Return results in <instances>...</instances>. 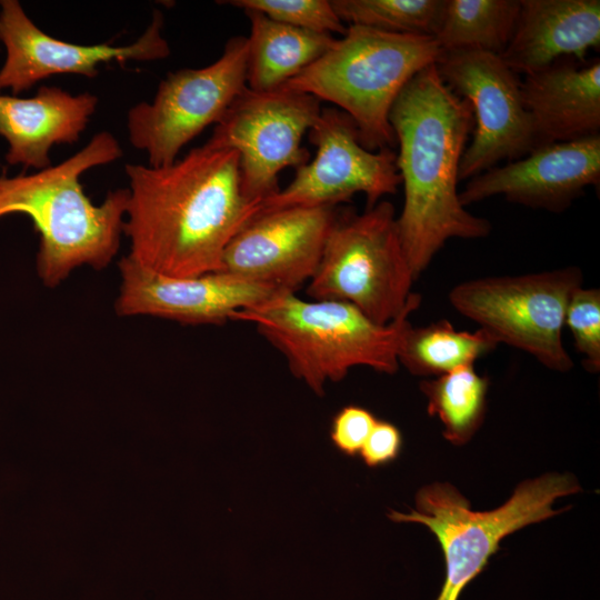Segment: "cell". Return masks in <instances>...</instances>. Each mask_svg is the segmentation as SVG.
<instances>
[{"label": "cell", "instance_id": "obj_1", "mask_svg": "<svg viewBox=\"0 0 600 600\" xmlns=\"http://www.w3.org/2000/svg\"><path fill=\"white\" fill-rule=\"evenodd\" d=\"M126 173L127 256L160 274L186 278L220 271L228 243L261 210L242 192L233 149L204 143L169 166L129 163Z\"/></svg>", "mask_w": 600, "mask_h": 600}, {"label": "cell", "instance_id": "obj_2", "mask_svg": "<svg viewBox=\"0 0 600 600\" xmlns=\"http://www.w3.org/2000/svg\"><path fill=\"white\" fill-rule=\"evenodd\" d=\"M389 121L404 191L397 227L418 279L448 240L480 239L491 232L490 221L466 210L459 199V166L474 127L473 112L431 64L403 87Z\"/></svg>", "mask_w": 600, "mask_h": 600}, {"label": "cell", "instance_id": "obj_3", "mask_svg": "<svg viewBox=\"0 0 600 600\" xmlns=\"http://www.w3.org/2000/svg\"><path fill=\"white\" fill-rule=\"evenodd\" d=\"M118 140L108 131L94 134L80 151L57 166L12 178L0 176V218L28 216L39 233L36 270L48 288L88 266L107 268L118 253L129 191H109L100 204L86 196L80 177L87 170L121 158Z\"/></svg>", "mask_w": 600, "mask_h": 600}, {"label": "cell", "instance_id": "obj_4", "mask_svg": "<svg viewBox=\"0 0 600 600\" xmlns=\"http://www.w3.org/2000/svg\"><path fill=\"white\" fill-rule=\"evenodd\" d=\"M421 297L388 324H379L353 304L340 300H303L279 291L238 311L233 320L251 322L287 359L290 371L317 394L327 381L342 380L353 367L366 366L392 374L409 316Z\"/></svg>", "mask_w": 600, "mask_h": 600}, {"label": "cell", "instance_id": "obj_5", "mask_svg": "<svg viewBox=\"0 0 600 600\" xmlns=\"http://www.w3.org/2000/svg\"><path fill=\"white\" fill-rule=\"evenodd\" d=\"M441 56L432 37L351 24L326 53L282 88L338 106L356 123L366 149L393 150L397 140L389 121L393 102L418 72L437 64Z\"/></svg>", "mask_w": 600, "mask_h": 600}, {"label": "cell", "instance_id": "obj_6", "mask_svg": "<svg viewBox=\"0 0 600 600\" xmlns=\"http://www.w3.org/2000/svg\"><path fill=\"white\" fill-rule=\"evenodd\" d=\"M580 491L570 474L547 473L520 483L510 499L490 511H473L469 501L449 483L420 489L416 509L390 511L394 522H418L438 538L446 562V579L437 600H458L463 589L499 550L500 541L517 530L558 514L556 499Z\"/></svg>", "mask_w": 600, "mask_h": 600}, {"label": "cell", "instance_id": "obj_7", "mask_svg": "<svg viewBox=\"0 0 600 600\" xmlns=\"http://www.w3.org/2000/svg\"><path fill=\"white\" fill-rule=\"evenodd\" d=\"M414 280L394 207L381 200L361 214L339 212L307 294L349 302L376 323L388 324L409 306Z\"/></svg>", "mask_w": 600, "mask_h": 600}, {"label": "cell", "instance_id": "obj_8", "mask_svg": "<svg viewBox=\"0 0 600 600\" xmlns=\"http://www.w3.org/2000/svg\"><path fill=\"white\" fill-rule=\"evenodd\" d=\"M581 286L580 269L567 267L463 281L450 290L449 301L498 344L522 350L548 369L566 372L573 361L562 341L564 316L572 292Z\"/></svg>", "mask_w": 600, "mask_h": 600}, {"label": "cell", "instance_id": "obj_9", "mask_svg": "<svg viewBox=\"0 0 600 600\" xmlns=\"http://www.w3.org/2000/svg\"><path fill=\"white\" fill-rule=\"evenodd\" d=\"M248 40L233 37L213 63L169 73L150 102H139L127 114L131 144L148 154L149 166L173 163L180 150L217 123L247 87Z\"/></svg>", "mask_w": 600, "mask_h": 600}, {"label": "cell", "instance_id": "obj_10", "mask_svg": "<svg viewBox=\"0 0 600 600\" xmlns=\"http://www.w3.org/2000/svg\"><path fill=\"white\" fill-rule=\"evenodd\" d=\"M321 110L320 100L306 92L246 87L216 123L206 144L238 152L242 192L261 206L280 190L281 170L297 169L309 161L310 153L301 140Z\"/></svg>", "mask_w": 600, "mask_h": 600}, {"label": "cell", "instance_id": "obj_11", "mask_svg": "<svg viewBox=\"0 0 600 600\" xmlns=\"http://www.w3.org/2000/svg\"><path fill=\"white\" fill-rule=\"evenodd\" d=\"M436 66L443 82L466 99L473 112V137L461 157L459 180L471 179L502 161L520 159L539 147L522 101L521 80L500 56L480 51L442 53Z\"/></svg>", "mask_w": 600, "mask_h": 600}, {"label": "cell", "instance_id": "obj_12", "mask_svg": "<svg viewBox=\"0 0 600 600\" xmlns=\"http://www.w3.org/2000/svg\"><path fill=\"white\" fill-rule=\"evenodd\" d=\"M309 141L317 149L313 160L297 168L292 181L264 200L261 210L337 206L359 192L366 194L369 209L401 184L397 153L366 149L356 123L340 109L321 110Z\"/></svg>", "mask_w": 600, "mask_h": 600}, {"label": "cell", "instance_id": "obj_13", "mask_svg": "<svg viewBox=\"0 0 600 600\" xmlns=\"http://www.w3.org/2000/svg\"><path fill=\"white\" fill-rule=\"evenodd\" d=\"M338 216L336 206L261 210L228 243L220 271L294 292L317 271Z\"/></svg>", "mask_w": 600, "mask_h": 600}, {"label": "cell", "instance_id": "obj_14", "mask_svg": "<svg viewBox=\"0 0 600 600\" xmlns=\"http://www.w3.org/2000/svg\"><path fill=\"white\" fill-rule=\"evenodd\" d=\"M0 8V41L7 50L0 89L9 88L13 93L56 74L94 78L102 63L156 61L170 54L159 10L153 11L150 24L134 42L116 47L109 42L87 46L56 39L39 29L17 0H3Z\"/></svg>", "mask_w": 600, "mask_h": 600}, {"label": "cell", "instance_id": "obj_15", "mask_svg": "<svg viewBox=\"0 0 600 600\" xmlns=\"http://www.w3.org/2000/svg\"><path fill=\"white\" fill-rule=\"evenodd\" d=\"M118 317L150 316L186 324H222L274 293V288L223 271L197 277H170L150 271L129 256L118 263Z\"/></svg>", "mask_w": 600, "mask_h": 600}, {"label": "cell", "instance_id": "obj_16", "mask_svg": "<svg viewBox=\"0 0 600 600\" xmlns=\"http://www.w3.org/2000/svg\"><path fill=\"white\" fill-rule=\"evenodd\" d=\"M599 182L600 134L539 146L520 159L471 178L459 199L467 207L502 196L513 203L561 212L586 188L599 187Z\"/></svg>", "mask_w": 600, "mask_h": 600}, {"label": "cell", "instance_id": "obj_17", "mask_svg": "<svg viewBox=\"0 0 600 600\" xmlns=\"http://www.w3.org/2000/svg\"><path fill=\"white\" fill-rule=\"evenodd\" d=\"M539 146L600 134V60L560 59L521 81Z\"/></svg>", "mask_w": 600, "mask_h": 600}, {"label": "cell", "instance_id": "obj_18", "mask_svg": "<svg viewBox=\"0 0 600 600\" xmlns=\"http://www.w3.org/2000/svg\"><path fill=\"white\" fill-rule=\"evenodd\" d=\"M599 47V0H520L513 36L500 57L526 76L564 58L587 61Z\"/></svg>", "mask_w": 600, "mask_h": 600}, {"label": "cell", "instance_id": "obj_19", "mask_svg": "<svg viewBox=\"0 0 600 600\" xmlns=\"http://www.w3.org/2000/svg\"><path fill=\"white\" fill-rule=\"evenodd\" d=\"M98 106L90 92L71 94L42 86L31 98L0 94V136L9 143L6 161L38 170L51 164L54 144L74 143Z\"/></svg>", "mask_w": 600, "mask_h": 600}, {"label": "cell", "instance_id": "obj_20", "mask_svg": "<svg viewBox=\"0 0 600 600\" xmlns=\"http://www.w3.org/2000/svg\"><path fill=\"white\" fill-rule=\"evenodd\" d=\"M251 26L247 38L246 82L254 91H270L313 63L336 39L329 33L296 28L257 10H244Z\"/></svg>", "mask_w": 600, "mask_h": 600}, {"label": "cell", "instance_id": "obj_21", "mask_svg": "<svg viewBox=\"0 0 600 600\" xmlns=\"http://www.w3.org/2000/svg\"><path fill=\"white\" fill-rule=\"evenodd\" d=\"M520 0H446L433 37L442 53L480 51L501 56L519 17Z\"/></svg>", "mask_w": 600, "mask_h": 600}, {"label": "cell", "instance_id": "obj_22", "mask_svg": "<svg viewBox=\"0 0 600 600\" xmlns=\"http://www.w3.org/2000/svg\"><path fill=\"white\" fill-rule=\"evenodd\" d=\"M497 346L483 330L459 331L447 320L418 328L410 324L403 334L398 361L414 376L438 377L473 364Z\"/></svg>", "mask_w": 600, "mask_h": 600}, {"label": "cell", "instance_id": "obj_23", "mask_svg": "<svg viewBox=\"0 0 600 600\" xmlns=\"http://www.w3.org/2000/svg\"><path fill=\"white\" fill-rule=\"evenodd\" d=\"M488 386V379L478 374L473 364L421 381L420 390L428 399V412L440 419L448 441L464 444L480 428Z\"/></svg>", "mask_w": 600, "mask_h": 600}, {"label": "cell", "instance_id": "obj_24", "mask_svg": "<svg viewBox=\"0 0 600 600\" xmlns=\"http://www.w3.org/2000/svg\"><path fill=\"white\" fill-rule=\"evenodd\" d=\"M342 22L384 32L434 37L446 0H332Z\"/></svg>", "mask_w": 600, "mask_h": 600}, {"label": "cell", "instance_id": "obj_25", "mask_svg": "<svg viewBox=\"0 0 600 600\" xmlns=\"http://www.w3.org/2000/svg\"><path fill=\"white\" fill-rule=\"evenodd\" d=\"M243 10H257L272 20L314 32L344 34L347 27L328 0H231Z\"/></svg>", "mask_w": 600, "mask_h": 600}, {"label": "cell", "instance_id": "obj_26", "mask_svg": "<svg viewBox=\"0 0 600 600\" xmlns=\"http://www.w3.org/2000/svg\"><path fill=\"white\" fill-rule=\"evenodd\" d=\"M564 326L574 341L577 351L583 357L588 371L600 370V290L577 288L568 302Z\"/></svg>", "mask_w": 600, "mask_h": 600}, {"label": "cell", "instance_id": "obj_27", "mask_svg": "<svg viewBox=\"0 0 600 600\" xmlns=\"http://www.w3.org/2000/svg\"><path fill=\"white\" fill-rule=\"evenodd\" d=\"M377 421L368 409L356 404L346 406L332 418L330 439L341 453L353 457L360 453Z\"/></svg>", "mask_w": 600, "mask_h": 600}, {"label": "cell", "instance_id": "obj_28", "mask_svg": "<svg viewBox=\"0 0 600 600\" xmlns=\"http://www.w3.org/2000/svg\"><path fill=\"white\" fill-rule=\"evenodd\" d=\"M401 446L399 429L390 422L377 421L359 454L368 467L374 468L397 459Z\"/></svg>", "mask_w": 600, "mask_h": 600}, {"label": "cell", "instance_id": "obj_29", "mask_svg": "<svg viewBox=\"0 0 600 600\" xmlns=\"http://www.w3.org/2000/svg\"><path fill=\"white\" fill-rule=\"evenodd\" d=\"M1 90V89H0Z\"/></svg>", "mask_w": 600, "mask_h": 600}]
</instances>
